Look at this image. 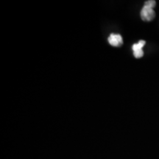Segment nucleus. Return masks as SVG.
I'll list each match as a JSON object with an SVG mask.
<instances>
[{
	"label": "nucleus",
	"instance_id": "nucleus-1",
	"mask_svg": "<svg viewBox=\"0 0 159 159\" xmlns=\"http://www.w3.org/2000/svg\"><path fill=\"white\" fill-rule=\"evenodd\" d=\"M155 16H156V13L153 9L146 7V6L143 7L141 11V18L143 21H150L154 19Z\"/></svg>",
	"mask_w": 159,
	"mask_h": 159
},
{
	"label": "nucleus",
	"instance_id": "nucleus-2",
	"mask_svg": "<svg viewBox=\"0 0 159 159\" xmlns=\"http://www.w3.org/2000/svg\"><path fill=\"white\" fill-rule=\"evenodd\" d=\"M145 43H146V41L141 40V41H139L137 43H134V44L133 45L132 49L133 51H134V57H136V58H141V57H143V55H144V52L142 50V48L144 47Z\"/></svg>",
	"mask_w": 159,
	"mask_h": 159
},
{
	"label": "nucleus",
	"instance_id": "nucleus-3",
	"mask_svg": "<svg viewBox=\"0 0 159 159\" xmlns=\"http://www.w3.org/2000/svg\"><path fill=\"white\" fill-rule=\"evenodd\" d=\"M108 41L109 43L113 47H120L123 43L122 37L119 34H114V33L111 34L110 36L108 37Z\"/></svg>",
	"mask_w": 159,
	"mask_h": 159
},
{
	"label": "nucleus",
	"instance_id": "nucleus-4",
	"mask_svg": "<svg viewBox=\"0 0 159 159\" xmlns=\"http://www.w3.org/2000/svg\"><path fill=\"white\" fill-rule=\"evenodd\" d=\"M156 5V1H154V0H149V1L145 2L144 6H146V7H150V8L153 9Z\"/></svg>",
	"mask_w": 159,
	"mask_h": 159
}]
</instances>
